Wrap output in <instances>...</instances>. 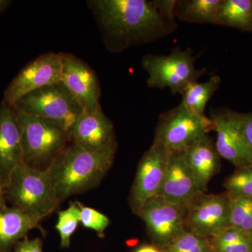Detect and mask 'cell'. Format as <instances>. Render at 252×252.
I'll return each instance as SVG.
<instances>
[{
  "label": "cell",
  "mask_w": 252,
  "mask_h": 252,
  "mask_svg": "<svg viewBox=\"0 0 252 252\" xmlns=\"http://www.w3.org/2000/svg\"><path fill=\"white\" fill-rule=\"evenodd\" d=\"M62 83L84 112L100 108L101 89L95 72L82 60L69 53H61Z\"/></svg>",
  "instance_id": "cell-13"
},
{
  "label": "cell",
  "mask_w": 252,
  "mask_h": 252,
  "mask_svg": "<svg viewBox=\"0 0 252 252\" xmlns=\"http://www.w3.org/2000/svg\"><path fill=\"white\" fill-rule=\"evenodd\" d=\"M211 130L210 118L198 115L180 103L160 116L154 140L170 152H184Z\"/></svg>",
  "instance_id": "cell-7"
},
{
  "label": "cell",
  "mask_w": 252,
  "mask_h": 252,
  "mask_svg": "<svg viewBox=\"0 0 252 252\" xmlns=\"http://www.w3.org/2000/svg\"><path fill=\"white\" fill-rule=\"evenodd\" d=\"M183 154L199 190L201 193H206L210 180L220 172V157L215 143L208 135L205 136Z\"/></svg>",
  "instance_id": "cell-17"
},
{
  "label": "cell",
  "mask_w": 252,
  "mask_h": 252,
  "mask_svg": "<svg viewBox=\"0 0 252 252\" xmlns=\"http://www.w3.org/2000/svg\"><path fill=\"white\" fill-rule=\"evenodd\" d=\"M115 154L89 152L71 141L47 170L61 203L97 187L112 166Z\"/></svg>",
  "instance_id": "cell-2"
},
{
  "label": "cell",
  "mask_w": 252,
  "mask_h": 252,
  "mask_svg": "<svg viewBox=\"0 0 252 252\" xmlns=\"http://www.w3.org/2000/svg\"><path fill=\"white\" fill-rule=\"evenodd\" d=\"M171 152L158 141L154 140L137 167L129 195V205L138 216L144 204L158 193L166 172Z\"/></svg>",
  "instance_id": "cell-9"
},
{
  "label": "cell",
  "mask_w": 252,
  "mask_h": 252,
  "mask_svg": "<svg viewBox=\"0 0 252 252\" xmlns=\"http://www.w3.org/2000/svg\"><path fill=\"white\" fill-rule=\"evenodd\" d=\"M135 252H163L157 246L154 245H144L137 249Z\"/></svg>",
  "instance_id": "cell-31"
},
{
  "label": "cell",
  "mask_w": 252,
  "mask_h": 252,
  "mask_svg": "<svg viewBox=\"0 0 252 252\" xmlns=\"http://www.w3.org/2000/svg\"><path fill=\"white\" fill-rule=\"evenodd\" d=\"M163 252H213L211 240L184 232L163 248Z\"/></svg>",
  "instance_id": "cell-23"
},
{
  "label": "cell",
  "mask_w": 252,
  "mask_h": 252,
  "mask_svg": "<svg viewBox=\"0 0 252 252\" xmlns=\"http://www.w3.org/2000/svg\"><path fill=\"white\" fill-rule=\"evenodd\" d=\"M41 220L14 207L0 208V252H13L31 230L41 228Z\"/></svg>",
  "instance_id": "cell-18"
},
{
  "label": "cell",
  "mask_w": 252,
  "mask_h": 252,
  "mask_svg": "<svg viewBox=\"0 0 252 252\" xmlns=\"http://www.w3.org/2000/svg\"><path fill=\"white\" fill-rule=\"evenodd\" d=\"M217 26L252 32V0H221Z\"/></svg>",
  "instance_id": "cell-20"
},
{
  "label": "cell",
  "mask_w": 252,
  "mask_h": 252,
  "mask_svg": "<svg viewBox=\"0 0 252 252\" xmlns=\"http://www.w3.org/2000/svg\"><path fill=\"white\" fill-rule=\"evenodd\" d=\"M70 136L73 142L89 152H117L114 125L102 107L93 112L81 113L73 126Z\"/></svg>",
  "instance_id": "cell-14"
},
{
  "label": "cell",
  "mask_w": 252,
  "mask_h": 252,
  "mask_svg": "<svg viewBox=\"0 0 252 252\" xmlns=\"http://www.w3.org/2000/svg\"><path fill=\"white\" fill-rule=\"evenodd\" d=\"M14 109L21 127L24 163L47 170L72 141L70 133L57 123Z\"/></svg>",
  "instance_id": "cell-4"
},
{
  "label": "cell",
  "mask_w": 252,
  "mask_h": 252,
  "mask_svg": "<svg viewBox=\"0 0 252 252\" xmlns=\"http://www.w3.org/2000/svg\"><path fill=\"white\" fill-rule=\"evenodd\" d=\"M80 210V223L86 228L94 230L99 236L104 235V230L110 224V220L108 217L91 208L86 207L79 202H76Z\"/></svg>",
  "instance_id": "cell-26"
},
{
  "label": "cell",
  "mask_w": 252,
  "mask_h": 252,
  "mask_svg": "<svg viewBox=\"0 0 252 252\" xmlns=\"http://www.w3.org/2000/svg\"><path fill=\"white\" fill-rule=\"evenodd\" d=\"M24 163L21 127L14 107L0 104V179L4 187L15 169Z\"/></svg>",
  "instance_id": "cell-15"
},
{
  "label": "cell",
  "mask_w": 252,
  "mask_h": 252,
  "mask_svg": "<svg viewBox=\"0 0 252 252\" xmlns=\"http://www.w3.org/2000/svg\"><path fill=\"white\" fill-rule=\"evenodd\" d=\"M62 70L61 53L41 55L26 64L11 81L4 91L3 100L13 107L26 94L61 81Z\"/></svg>",
  "instance_id": "cell-11"
},
{
  "label": "cell",
  "mask_w": 252,
  "mask_h": 252,
  "mask_svg": "<svg viewBox=\"0 0 252 252\" xmlns=\"http://www.w3.org/2000/svg\"><path fill=\"white\" fill-rule=\"evenodd\" d=\"M200 193H203L199 190L183 152H171L163 182L157 195L187 206Z\"/></svg>",
  "instance_id": "cell-16"
},
{
  "label": "cell",
  "mask_w": 252,
  "mask_h": 252,
  "mask_svg": "<svg viewBox=\"0 0 252 252\" xmlns=\"http://www.w3.org/2000/svg\"><path fill=\"white\" fill-rule=\"evenodd\" d=\"M223 186L231 196L252 197V164L237 168Z\"/></svg>",
  "instance_id": "cell-25"
},
{
  "label": "cell",
  "mask_w": 252,
  "mask_h": 252,
  "mask_svg": "<svg viewBox=\"0 0 252 252\" xmlns=\"http://www.w3.org/2000/svg\"><path fill=\"white\" fill-rule=\"evenodd\" d=\"M86 4L106 49L113 54L160 40L177 28L175 20L164 16L156 1L89 0Z\"/></svg>",
  "instance_id": "cell-1"
},
{
  "label": "cell",
  "mask_w": 252,
  "mask_h": 252,
  "mask_svg": "<svg viewBox=\"0 0 252 252\" xmlns=\"http://www.w3.org/2000/svg\"><path fill=\"white\" fill-rule=\"evenodd\" d=\"M229 196L230 228L252 235V197Z\"/></svg>",
  "instance_id": "cell-22"
},
{
  "label": "cell",
  "mask_w": 252,
  "mask_h": 252,
  "mask_svg": "<svg viewBox=\"0 0 252 252\" xmlns=\"http://www.w3.org/2000/svg\"><path fill=\"white\" fill-rule=\"evenodd\" d=\"M196 57L188 49L182 51L177 47L165 55H146L142 60V65L147 72V85L151 89H169L172 94H182L191 83L207 72L206 68L195 67Z\"/></svg>",
  "instance_id": "cell-5"
},
{
  "label": "cell",
  "mask_w": 252,
  "mask_h": 252,
  "mask_svg": "<svg viewBox=\"0 0 252 252\" xmlns=\"http://www.w3.org/2000/svg\"><path fill=\"white\" fill-rule=\"evenodd\" d=\"M210 119L212 130L216 132L215 144L220 157L236 168L252 164V150L240 128L238 112L228 109H212Z\"/></svg>",
  "instance_id": "cell-12"
},
{
  "label": "cell",
  "mask_w": 252,
  "mask_h": 252,
  "mask_svg": "<svg viewBox=\"0 0 252 252\" xmlns=\"http://www.w3.org/2000/svg\"><path fill=\"white\" fill-rule=\"evenodd\" d=\"M220 83L221 79L218 75L212 76L205 82L191 83L181 94L182 96L181 103L198 115L206 116L205 111L207 104L218 90Z\"/></svg>",
  "instance_id": "cell-21"
},
{
  "label": "cell",
  "mask_w": 252,
  "mask_h": 252,
  "mask_svg": "<svg viewBox=\"0 0 252 252\" xmlns=\"http://www.w3.org/2000/svg\"><path fill=\"white\" fill-rule=\"evenodd\" d=\"M186 212L187 206L156 195L146 202L138 217L156 245L164 248L186 231Z\"/></svg>",
  "instance_id": "cell-10"
},
{
  "label": "cell",
  "mask_w": 252,
  "mask_h": 252,
  "mask_svg": "<svg viewBox=\"0 0 252 252\" xmlns=\"http://www.w3.org/2000/svg\"><path fill=\"white\" fill-rule=\"evenodd\" d=\"M216 252H252V238L213 247Z\"/></svg>",
  "instance_id": "cell-27"
},
{
  "label": "cell",
  "mask_w": 252,
  "mask_h": 252,
  "mask_svg": "<svg viewBox=\"0 0 252 252\" xmlns=\"http://www.w3.org/2000/svg\"><path fill=\"white\" fill-rule=\"evenodd\" d=\"M13 252H44L42 241L39 238L24 239L16 245Z\"/></svg>",
  "instance_id": "cell-29"
},
{
  "label": "cell",
  "mask_w": 252,
  "mask_h": 252,
  "mask_svg": "<svg viewBox=\"0 0 252 252\" xmlns=\"http://www.w3.org/2000/svg\"><path fill=\"white\" fill-rule=\"evenodd\" d=\"M230 196L226 191L200 193L187 206L186 230L203 238H216L230 228Z\"/></svg>",
  "instance_id": "cell-8"
},
{
  "label": "cell",
  "mask_w": 252,
  "mask_h": 252,
  "mask_svg": "<svg viewBox=\"0 0 252 252\" xmlns=\"http://www.w3.org/2000/svg\"><path fill=\"white\" fill-rule=\"evenodd\" d=\"M11 3H12V1H10V0H0V14L4 12L11 4Z\"/></svg>",
  "instance_id": "cell-32"
},
{
  "label": "cell",
  "mask_w": 252,
  "mask_h": 252,
  "mask_svg": "<svg viewBox=\"0 0 252 252\" xmlns=\"http://www.w3.org/2000/svg\"><path fill=\"white\" fill-rule=\"evenodd\" d=\"M240 128L245 140L252 150V113H239Z\"/></svg>",
  "instance_id": "cell-28"
},
{
  "label": "cell",
  "mask_w": 252,
  "mask_h": 252,
  "mask_svg": "<svg viewBox=\"0 0 252 252\" xmlns=\"http://www.w3.org/2000/svg\"><path fill=\"white\" fill-rule=\"evenodd\" d=\"M5 197L11 206L41 220L59 206L48 170H40L23 163L12 172L5 187Z\"/></svg>",
  "instance_id": "cell-3"
},
{
  "label": "cell",
  "mask_w": 252,
  "mask_h": 252,
  "mask_svg": "<svg viewBox=\"0 0 252 252\" xmlns=\"http://www.w3.org/2000/svg\"><path fill=\"white\" fill-rule=\"evenodd\" d=\"M13 107L29 115L57 123L69 133L83 112L62 81L26 94Z\"/></svg>",
  "instance_id": "cell-6"
},
{
  "label": "cell",
  "mask_w": 252,
  "mask_h": 252,
  "mask_svg": "<svg viewBox=\"0 0 252 252\" xmlns=\"http://www.w3.org/2000/svg\"><path fill=\"white\" fill-rule=\"evenodd\" d=\"M7 206L6 199L5 197V187L2 181L0 179V208Z\"/></svg>",
  "instance_id": "cell-30"
},
{
  "label": "cell",
  "mask_w": 252,
  "mask_h": 252,
  "mask_svg": "<svg viewBox=\"0 0 252 252\" xmlns=\"http://www.w3.org/2000/svg\"><path fill=\"white\" fill-rule=\"evenodd\" d=\"M56 229L61 238L62 248H69L71 237L80 223V210L77 203H70L66 210L59 212Z\"/></svg>",
  "instance_id": "cell-24"
},
{
  "label": "cell",
  "mask_w": 252,
  "mask_h": 252,
  "mask_svg": "<svg viewBox=\"0 0 252 252\" xmlns=\"http://www.w3.org/2000/svg\"><path fill=\"white\" fill-rule=\"evenodd\" d=\"M221 0H180L175 8V18L184 22L217 26Z\"/></svg>",
  "instance_id": "cell-19"
}]
</instances>
